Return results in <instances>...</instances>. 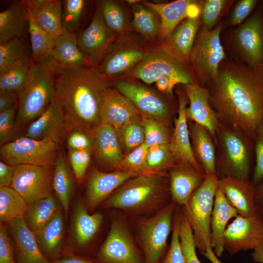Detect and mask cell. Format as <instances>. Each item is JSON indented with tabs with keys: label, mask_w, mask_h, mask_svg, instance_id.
I'll list each match as a JSON object with an SVG mask.
<instances>
[{
	"label": "cell",
	"mask_w": 263,
	"mask_h": 263,
	"mask_svg": "<svg viewBox=\"0 0 263 263\" xmlns=\"http://www.w3.org/2000/svg\"><path fill=\"white\" fill-rule=\"evenodd\" d=\"M93 150L97 160L107 167H117L124 156L116 130L101 123L92 135Z\"/></svg>",
	"instance_id": "obj_29"
},
{
	"label": "cell",
	"mask_w": 263,
	"mask_h": 263,
	"mask_svg": "<svg viewBox=\"0 0 263 263\" xmlns=\"http://www.w3.org/2000/svg\"><path fill=\"white\" fill-rule=\"evenodd\" d=\"M251 256L254 262L263 263V242L260 243L254 248Z\"/></svg>",
	"instance_id": "obj_63"
},
{
	"label": "cell",
	"mask_w": 263,
	"mask_h": 263,
	"mask_svg": "<svg viewBox=\"0 0 263 263\" xmlns=\"http://www.w3.org/2000/svg\"><path fill=\"white\" fill-rule=\"evenodd\" d=\"M54 168L19 165L14 167L10 187L31 205L51 195Z\"/></svg>",
	"instance_id": "obj_14"
},
{
	"label": "cell",
	"mask_w": 263,
	"mask_h": 263,
	"mask_svg": "<svg viewBox=\"0 0 263 263\" xmlns=\"http://www.w3.org/2000/svg\"><path fill=\"white\" fill-rule=\"evenodd\" d=\"M205 173L200 172L190 164L178 163L170 169L169 192L172 201L184 207L193 192L203 183Z\"/></svg>",
	"instance_id": "obj_25"
},
{
	"label": "cell",
	"mask_w": 263,
	"mask_h": 263,
	"mask_svg": "<svg viewBox=\"0 0 263 263\" xmlns=\"http://www.w3.org/2000/svg\"><path fill=\"white\" fill-rule=\"evenodd\" d=\"M28 32L31 39V58L33 61L41 62L48 59L52 51L54 39L49 38L30 17Z\"/></svg>",
	"instance_id": "obj_42"
},
{
	"label": "cell",
	"mask_w": 263,
	"mask_h": 263,
	"mask_svg": "<svg viewBox=\"0 0 263 263\" xmlns=\"http://www.w3.org/2000/svg\"><path fill=\"white\" fill-rule=\"evenodd\" d=\"M60 204L58 199L51 194L28 205L24 218L27 226L36 237L45 225L61 210Z\"/></svg>",
	"instance_id": "obj_36"
},
{
	"label": "cell",
	"mask_w": 263,
	"mask_h": 263,
	"mask_svg": "<svg viewBox=\"0 0 263 263\" xmlns=\"http://www.w3.org/2000/svg\"><path fill=\"white\" fill-rule=\"evenodd\" d=\"M100 115L101 123L117 132L128 122L138 119L140 112L117 89L109 87L103 94Z\"/></svg>",
	"instance_id": "obj_23"
},
{
	"label": "cell",
	"mask_w": 263,
	"mask_h": 263,
	"mask_svg": "<svg viewBox=\"0 0 263 263\" xmlns=\"http://www.w3.org/2000/svg\"><path fill=\"white\" fill-rule=\"evenodd\" d=\"M18 104L17 94L0 91V112L8 110Z\"/></svg>",
	"instance_id": "obj_58"
},
{
	"label": "cell",
	"mask_w": 263,
	"mask_h": 263,
	"mask_svg": "<svg viewBox=\"0 0 263 263\" xmlns=\"http://www.w3.org/2000/svg\"><path fill=\"white\" fill-rule=\"evenodd\" d=\"M14 175V167L0 162V188L10 187Z\"/></svg>",
	"instance_id": "obj_59"
},
{
	"label": "cell",
	"mask_w": 263,
	"mask_h": 263,
	"mask_svg": "<svg viewBox=\"0 0 263 263\" xmlns=\"http://www.w3.org/2000/svg\"><path fill=\"white\" fill-rule=\"evenodd\" d=\"M64 219L60 210L36 237L42 254L50 262L58 260L64 255Z\"/></svg>",
	"instance_id": "obj_31"
},
{
	"label": "cell",
	"mask_w": 263,
	"mask_h": 263,
	"mask_svg": "<svg viewBox=\"0 0 263 263\" xmlns=\"http://www.w3.org/2000/svg\"><path fill=\"white\" fill-rule=\"evenodd\" d=\"M51 59L56 74L55 98L67 131L77 129L92 135L101 124L102 97L110 82L92 67L66 66Z\"/></svg>",
	"instance_id": "obj_2"
},
{
	"label": "cell",
	"mask_w": 263,
	"mask_h": 263,
	"mask_svg": "<svg viewBox=\"0 0 263 263\" xmlns=\"http://www.w3.org/2000/svg\"><path fill=\"white\" fill-rule=\"evenodd\" d=\"M77 37L78 34L64 29L63 34L54 39L50 58L66 66L90 67L78 47Z\"/></svg>",
	"instance_id": "obj_35"
},
{
	"label": "cell",
	"mask_w": 263,
	"mask_h": 263,
	"mask_svg": "<svg viewBox=\"0 0 263 263\" xmlns=\"http://www.w3.org/2000/svg\"><path fill=\"white\" fill-rule=\"evenodd\" d=\"M149 117H143L140 123L145 136V144L148 147L169 144L171 136L167 128L162 123Z\"/></svg>",
	"instance_id": "obj_48"
},
{
	"label": "cell",
	"mask_w": 263,
	"mask_h": 263,
	"mask_svg": "<svg viewBox=\"0 0 263 263\" xmlns=\"http://www.w3.org/2000/svg\"><path fill=\"white\" fill-rule=\"evenodd\" d=\"M188 123L191 148L196 160L205 174H216V145L213 137L204 126L189 120Z\"/></svg>",
	"instance_id": "obj_30"
},
{
	"label": "cell",
	"mask_w": 263,
	"mask_h": 263,
	"mask_svg": "<svg viewBox=\"0 0 263 263\" xmlns=\"http://www.w3.org/2000/svg\"><path fill=\"white\" fill-rule=\"evenodd\" d=\"M166 193L157 173L140 174L129 180L102 204L104 208L118 209L132 214L144 213L164 202Z\"/></svg>",
	"instance_id": "obj_6"
},
{
	"label": "cell",
	"mask_w": 263,
	"mask_h": 263,
	"mask_svg": "<svg viewBox=\"0 0 263 263\" xmlns=\"http://www.w3.org/2000/svg\"><path fill=\"white\" fill-rule=\"evenodd\" d=\"M155 86L160 91L171 95L174 87L179 84L177 80L169 76L159 77L155 82Z\"/></svg>",
	"instance_id": "obj_60"
},
{
	"label": "cell",
	"mask_w": 263,
	"mask_h": 263,
	"mask_svg": "<svg viewBox=\"0 0 263 263\" xmlns=\"http://www.w3.org/2000/svg\"><path fill=\"white\" fill-rule=\"evenodd\" d=\"M214 141L218 177L251 179L255 164L254 140L244 133L219 122Z\"/></svg>",
	"instance_id": "obj_3"
},
{
	"label": "cell",
	"mask_w": 263,
	"mask_h": 263,
	"mask_svg": "<svg viewBox=\"0 0 263 263\" xmlns=\"http://www.w3.org/2000/svg\"><path fill=\"white\" fill-rule=\"evenodd\" d=\"M97 263H145L125 224L114 220L96 257Z\"/></svg>",
	"instance_id": "obj_13"
},
{
	"label": "cell",
	"mask_w": 263,
	"mask_h": 263,
	"mask_svg": "<svg viewBox=\"0 0 263 263\" xmlns=\"http://www.w3.org/2000/svg\"><path fill=\"white\" fill-rule=\"evenodd\" d=\"M65 131L63 114L55 96L45 111L28 125L24 136L36 140L52 138L59 142Z\"/></svg>",
	"instance_id": "obj_27"
},
{
	"label": "cell",
	"mask_w": 263,
	"mask_h": 263,
	"mask_svg": "<svg viewBox=\"0 0 263 263\" xmlns=\"http://www.w3.org/2000/svg\"><path fill=\"white\" fill-rule=\"evenodd\" d=\"M224 33L229 57L251 67L263 66V1L243 23Z\"/></svg>",
	"instance_id": "obj_7"
},
{
	"label": "cell",
	"mask_w": 263,
	"mask_h": 263,
	"mask_svg": "<svg viewBox=\"0 0 263 263\" xmlns=\"http://www.w3.org/2000/svg\"><path fill=\"white\" fill-rule=\"evenodd\" d=\"M157 45L131 32L116 36L96 69L110 82L124 76L145 59Z\"/></svg>",
	"instance_id": "obj_8"
},
{
	"label": "cell",
	"mask_w": 263,
	"mask_h": 263,
	"mask_svg": "<svg viewBox=\"0 0 263 263\" xmlns=\"http://www.w3.org/2000/svg\"><path fill=\"white\" fill-rule=\"evenodd\" d=\"M228 0H205L201 1L200 18L201 25L208 30L214 29L222 15L233 2Z\"/></svg>",
	"instance_id": "obj_45"
},
{
	"label": "cell",
	"mask_w": 263,
	"mask_h": 263,
	"mask_svg": "<svg viewBox=\"0 0 263 263\" xmlns=\"http://www.w3.org/2000/svg\"><path fill=\"white\" fill-rule=\"evenodd\" d=\"M29 29V16L22 0L13 2L0 13V44L25 37Z\"/></svg>",
	"instance_id": "obj_34"
},
{
	"label": "cell",
	"mask_w": 263,
	"mask_h": 263,
	"mask_svg": "<svg viewBox=\"0 0 263 263\" xmlns=\"http://www.w3.org/2000/svg\"><path fill=\"white\" fill-rule=\"evenodd\" d=\"M202 0H177L165 3H140L158 15L160 20L159 38L167 39L175 27L188 17L200 16Z\"/></svg>",
	"instance_id": "obj_18"
},
{
	"label": "cell",
	"mask_w": 263,
	"mask_h": 263,
	"mask_svg": "<svg viewBox=\"0 0 263 263\" xmlns=\"http://www.w3.org/2000/svg\"><path fill=\"white\" fill-rule=\"evenodd\" d=\"M169 144H158L149 147L147 155V165L150 173H157L165 169H171L178 163Z\"/></svg>",
	"instance_id": "obj_44"
},
{
	"label": "cell",
	"mask_w": 263,
	"mask_h": 263,
	"mask_svg": "<svg viewBox=\"0 0 263 263\" xmlns=\"http://www.w3.org/2000/svg\"><path fill=\"white\" fill-rule=\"evenodd\" d=\"M256 204L258 211L263 215V180L256 185Z\"/></svg>",
	"instance_id": "obj_62"
},
{
	"label": "cell",
	"mask_w": 263,
	"mask_h": 263,
	"mask_svg": "<svg viewBox=\"0 0 263 263\" xmlns=\"http://www.w3.org/2000/svg\"><path fill=\"white\" fill-rule=\"evenodd\" d=\"M14 240L17 263H50L42 254L35 235L29 228L24 217H17L8 223Z\"/></svg>",
	"instance_id": "obj_26"
},
{
	"label": "cell",
	"mask_w": 263,
	"mask_h": 263,
	"mask_svg": "<svg viewBox=\"0 0 263 263\" xmlns=\"http://www.w3.org/2000/svg\"><path fill=\"white\" fill-rule=\"evenodd\" d=\"M103 215L100 213L90 214L81 202L74 207L72 221L73 247L80 250L87 245L101 225Z\"/></svg>",
	"instance_id": "obj_33"
},
{
	"label": "cell",
	"mask_w": 263,
	"mask_h": 263,
	"mask_svg": "<svg viewBox=\"0 0 263 263\" xmlns=\"http://www.w3.org/2000/svg\"><path fill=\"white\" fill-rule=\"evenodd\" d=\"M29 17L51 38L55 39L64 33L62 23L63 1L59 0H23Z\"/></svg>",
	"instance_id": "obj_24"
},
{
	"label": "cell",
	"mask_w": 263,
	"mask_h": 263,
	"mask_svg": "<svg viewBox=\"0 0 263 263\" xmlns=\"http://www.w3.org/2000/svg\"><path fill=\"white\" fill-rule=\"evenodd\" d=\"M116 36L105 24L100 9L95 11L88 26L77 37L78 47L91 67L96 70Z\"/></svg>",
	"instance_id": "obj_17"
},
{
	"label": "cell",
	"mask_w": 263,
	"mask_h": 263,
	"mask_svg": "<svg viewBox=\"0 0 263 263\" xmlns=\"http://www.w3.org/2000/svg\"><path fill=\"white\" fill-rule=\"evenodd\" d=\"M181 212L176 209L172 230L170 245L161 263H186L182 250L179 235Z\"/></svg>",
	"instance_id": "obj_52"
},
{
	"label": "cell",
	"mask_w": 263,
	"mask_h": 263,
	"mask_svg": "<svg viewBox=\"0 0 263 263\" xmlns=\"http://www.w3.org/2000/svg\"><path fill=\"white\" fill-rule=\"evenodd\" d=\"M182 85L189 101L186 112L187 119L205 127L215 141L220 122L210 104L208 90L199 84Z\"/></svg>",
	"instance_id": "obj_20"
},
{
	"label": "cell",
	"mask_w": 263,
	"mask_h": 263,
	"mask_svg": "<svg viewBox=\"0 0 263 263\" xmlns=\"http://www.w3.org/2000/svg\"><path fill=\"white\" fill-rule=\"evenodd\" d=\"M115 88L140 112L150 118L167 120L171 113L169 104L153 91L131 79L114 82Z\"/></svg>",
	"instance_id": "obj_16"
},
{
	"label": "cell",
	"mask_w": 263,
	"mask_h": 263,
	"mask_svg": "<svg viewBox=\"0 0 263 263\" xmlns=\"http://www.w3.org/2000/svg\"><path fill=\"white\" fill-rule=\"evenodd\" d=\"M116 132L120 144L128 153L145 143L144 130L137 119L128 122Z\"/></svg>",
	"instance_id": "obj_47"
},
{
	"label": "cell",
	"mask_w": 263,
	"mask_h": 263,
	"mask_svg": "<svg viewBox=\"0 0 263 263\" xmlns=\"http://www.w3.org/2000/svg\"><path fill=\"white\" fill-rule=\"evenodd\" d=\"M70 131L67 142L68 150H93V138L90 134L77 129H73Z\"/></svg>",
	"instance_id": "obj_56"
},
{
	"label": "cell",
	"mask_w": 263,
	"mask_h": 263,
	"mask_svg": "<svg viewBox=\"0 0 263 263\" xmlns=\"http://www.w3.org/2000/svg\"><path fill=\"white\" fill-rule=\"evenodd\" d=\"M200 16L188 17L174 29L161 46L180 60L189 62L197 33L201 26Z\"/></svg>",
	"instance_id": "obj_28"
},
{
	"label": "cell",
	"mask_w": 263,
	"mask_h": 263,
	"mask_svg": "<svg viewBox=\"0 0 263 263\" xmlns=\"http://www.w3.org/2000/svg\"><path fill=\"white\" fill-rule=\"evenodd\" d=\"M0 263H16L14 249L2 223L0 226Z\"/></svg>",
	"instance_id": "obj_57"
},
{
	"label": "cell",
	"mask_w": 263,
	"mask_h": 263,
	"mask_svg": "<svg viewBox=\"0 0 263 263\" xmlns=\"http://www.w3.org/2000/svg\"><path fill=\"white\" fill-rule=\"evenodd\" d=\"M218 188L223 192L238 215L250 217L261 214L256 204V185L251 179L243 180L231 176L220 177Z\"/></svg>",
	"instance_id": "obj_19"
},
{
	"label": "cell",
	"mask_w": 263,
	"mask_h": 263,
	"mask_svg": "<svg viewBox=\"0 0 263 263\" xmlns=\"http://www.w3.org/2000/svg\"><path fill=\"white\" fill-rule=\"evenodd\" d=\"M56 74L51 58L34 62L27 82L18 94L16 124L22 128L40 116L55 96Z\"/></svg>",
	"instance_id": "obj_5"
},
{
	"label": "cell",
	"mask_w": 263,
	"mask_h": 263,
	"mask_svg": "<svg viewBox=\"0 0 263 263\" xmlns=\"http://www.w3.org/2000/svg\"><path fill=\"white\" fill-rule=\"evenodd\" d=\"M260 1L258 0L237 1L228 18L229 26L235 27L243 23L254 11Z\"/></svg>",
	"instance_id": "obj_54"
},
{
	"label": "cell",
	"mask_w": 263,
	"mask_h": 263,
	"mask_svg": "<svg viewBox=\"0 0 263 263\" xmlns=\"http://www.w3.org/2000/svg\"><path fill=\"white\" fill-rule=\"evenodd\" d=\"M31 57L25 37L17 38L0 44V71L24 58Z\"/></svg>",
	"instance_id": "obj_43"
},
{
	"label": "cell",
	"mask_w": 263,
	"mask_h": 263,
	"mask_svg": "<svg viewBox=\"0 0 263 263\" xmlns=\"http://www.w3.org/2000/svg\"><path fill=\"white\" fill-rule=\"evenodd\" d=\"M205 87L219 122L254 140L263 121V66L251 67L226 56Z\"/></svg>",
	"instance_id": "obj_1"
},
{
	"label": "cell",
	"mask_w": 263,
	"mask_h": 263,
	"mask_svg": "<svg viewBox=\"0 0 263 263\" xmlns=\"http://www.w3.org/2000/svg\"><path fill=\"white\" fill-rule=\"evenodd\" d=\"M224 26L220 21L210 30L201 25L197 33L189 63L202 87L216 76L220 63L226 57L221 38Z\"/></svg>",
	"instance_id": "obj_10"
},
{
	"label": "cell",
	"mask_w": 263,
	"mask_h": 263,
	"mask_svg": "<svg viewBox=\"0 0 263 263\" xmlns=\"http://www.w3.org/2000/svg\"><path fill=\"white\" fill-rule=\"evenodd\" d=\"M139 174L123 170L104 172L94 169L90 174L86 188L89 207L93 209L101 205L123 184Z\"/></svg>",
	"instance_id": "obj_21"
},
{
	"label": "cell",
	"mask_w": 263,
	"mask_h": 263,
	"mask_svg": "<svg viewBox=\"0 0 263 263\" xmlns=\"http://www.w3.org/2000/svg\"><path fill=\"white\" fill-rule=\"evenodd\" d=\"M140 2L131 5L132 13V27L143 38L150 42L156 38H159L160 21L150 9H147Z\"/></svg>",
	"instance_id": "obj_39"
},
{
	"label": "cell",
	"mask_w": 263,
	"mask_h": 263,
	"mask_svg": "<svg viewBox=\"0 0 263 263\" xmlns=\"http://www.w3.org/2000/svg\"><path fill=\"white\" fill-rule=\"evenodd\" d=\"M263 242V215H237L225 229L224 250L231 255L254 248Z\"/></svg>",
	"instance_id": "obj_15"
},
{
	"label": "cell",
	"mask_w": 263,
	"mask_h": 263,
	"mask_svg": "<svg viewBox=\"0 0 263 263\" xmlns=\"http://www.w3.org/2000/svg\"><path fill=\"white\" fill-rule=\"evenodd\" d=\"M50 263H95L93 261L73 253H65L58 260Z\"/></svg>",
	"instance_id": "obj_61"
},
{
	"label": "cell",
	"mask_w": 263,
	"mask_h": 263,
	"mask_svg": "<svg viewBox=\"0 0 263 263\" xmlns=\"http://www.w3.org/2000/svg\"><path fill=\"white\" fill-rule=\"evenodd\" d=\"M148 148L144 143L129 152L117 167L123 170L133 171L139 174H150L147 165Z\"/></svg>",
	"instance_id": "obj_51"
},
{
	"label": "cell",
	"mask_w": 263,
	"mask_h": 263,
	"mask_svg": "<svg viewBox=\"0 0 263 263\" xmlns=\"http://www.w3.org/2000/svg\"><path fill=\"white\" fill-rule=\"evenodd\" d=\"M59 142L52 138L36 140L23 136L0 146V160L13 167L32 165L54 168L60 151Z\"/></svg>",
	"instance_id": "obj_12"
},
{
	"label": "cell",
	"mask_w": 263,
	"mask_h": 263,
	"mask_svg": "<svg viewBox=\"0 0 263 263\" xmlns=\"http://www.w3.org/2000/svg\"><path fill=\"white\" fill-rule=\"evenodd\" d=\"M18 105L0 112V146L14 141L22 137L16 124Z\"/></svg>",
	"instance_id": "obj_50"
},
{
	"label": "cell",
	"mask_w": 263,
	"mask_h": 263,
	"mask_svg": "<svg viewBox=\"0 0 263 263\" xmlns=\"http://www.w3.org/2000/svg\"><path fill=\"white\" fill-rule=\"evenodd\" d=\"M178 116L174 120V128L169 144V149L178 163L190 164L198 171L205 173L196 160L191 148L186 112L188 100L186 94L178 93Z\"/></svg>",
	"instance_id": "obj_22"
},
{
	"label": "cell",
	"mask_w": 263,
	"mask_h": 263,
	"mask_svg": "<svg viewBox=\"0 0 263 263\" xmlns=\"http://www.w3.org/2000/svg\"><path fill=\"white\" fill-rule=\"evenodd\" d=\"M218 180L217 174H206L203 183L183 207L182 210L192 228L196 248L211 263H223L211 244V220Z\"/></svg>",
	"instance_id": "obj_4"
},
{
	"label": "cell",
	"mask_w": 263,
	"mask_h": 263,
	"mask_svg": "<svg viewBox=\"0 0 263 263\" xmlns=\"http://www.w3.org/2000/svg\"><path fill=\"white\" fill-rule=\"evenodd\" d=\"M92 150H68V159L77 181L85 177L89 167Z\"/></svg>",
	"instance_id": "obj_53"
},
{
	"label": "cell",
	"mask_w": 263,
	"mask_h": 263,
	"mask_svg": "<svg viewBox=\"0 0 263 263\" xmlns=\"http://www.w3.org/2000/svg\"><path fill=\"white\" fill-rule=\"evenodd\" d=\"M128 3H130L131 5H133L137 3L140 2V0H128L126 1Z\"/></svg>",
	"instance_id": "obj_64"
},
{
	"label": "cell",
	"mask_w": 263,
	"mask_h": 263,
	"mask_svg": "<svg viewBox=\"0 0 263 263\" xmlns=\"http://www.w3.org/2000/svg\"><path fill=\"white\" fill-rule=\"evenodd\" d=\"M163 76L174 78L179 84H200L189 62L178 58L160 44L123 76L139 79L151 84Z\"/></svg>",
	"instance_id": "obj_9"
},
{
	"label": "cell",
	"mask_w": 263,
	"mask_h": 263,
	"mask_svg": "<svg viewBox=\"0 0 263 263\" xmlns=\"http://www.w3.org/2000/svg\"><path fill=\"white\" fill-rule=\"evenodd\" d=\"M254 142L255 164L251 180L257 185L263 180V121L257 130Z\"/></svg>",
	"instance_id": "obj_55"
},
{
	"label": "cell",
	"mask_w": 263,
	"mask_h": 263,
	"mask_svg": "<svg viewBox=\"0 0 263 263\" xmlns=\"http://www.w3.org/2000/svg\"><path fill=\"white\" fill-rule=\"evenodd\" d=\"M100 11L105 24L117 36L131 32L132 25L129 24L126 12L119 2L105 0Z\"/></svg>",
	"instance_id": "obj_41"
},
{
	"label": "cell",
	"mask_w": 263,
	"mask_h": 263,
	"mask_svg": "<svg viewBox=\"0 0 263 263\" xmlns=\"http://www.w3.org/2000/svg\"><path fill=\"white\" fill-rule=\"evenodd\" d=\"M238 213L228 202L223 192L217 189L211 220V244L212 249L218 257L220 258L224 250V236L227 224Z\"/></svg>",
	"instance_id": "obj_32"
},
{
	"label": "cell",
	"mask_w": 263,
	"mask_h": 263,
	"mask_svg": "<svg viewBox=\"0 0 263 263\" xmlns=\"http://www.w3.org/2000/svg\"><path fill=\"white\" fill-rule=\"evenodd\" d=\"M34 62L28 57L0 71V91L18 94L25 86Z\"/></svg>",
	"instance_id": "obj_38"
},
{
	"label": "cell",
	"mask_w": 263,
	"mask_h": 263,
	"mask_svg": "<svg viewBox=\"0 0 263 263\" xmlns=\"http://www.w3.org/2000/svg\"><path fill=\"white\" fill-rule=\"evenodd\" d=\"M28 205L12 188H0V223L8 224L17 217H24Z\"/></svg>",
	"instance_id": "obj_40"
},
{
	"label": "cell",
	"mask_w": 263,
	"mask_h": 263,
	"mask_svg": "<svg viewBox=\"0 0 263 263\" xmlns=\"http://www.w3.org/2000/svg\"><path fill=\"white\" fill-rule=\"evenodd\" d=\"M53 190L67 217L75 182L65 156L60 151L54 167Z\"/></svg>",
	"instance_id": "obj_37"
},
{
	"label": "cell",
	"mask_w": 263,
	"mask_h": 263,
	"mask_svg": "<svg viewBox=\"0 0 263 263\" xmlns=\"http://www.w3.org/2000/svg\"><path fill=\"white\" fill-rule=\"evenodd\" d=\"M177 204L172 201L154 216L138 225L137 239L145 263H161L172 230Z\"/></svg>",
	"instance_id": "obj_11"
},
{
	"label": "cell",
	"mask_w": 263,
	"mask_h": 263,
	"mask_svg": "<svg viewBox=\"0 0 263 263\" xmlns=\"http://www.w3.org/2000/svg\"><path fill=\"white\" fill-rule=\"evenodd\" d=\"M179 235L186 263H202L196 255L192 228L183 211L179 222Z\"/></svg>",
	"instance_id": "obj_49"
},
{
	"label": "cell",
	"mask_w": 263,
	"mask_h": 263,
	"mask_svg": "<svg viewBox=\"0 0 263 263\" xmlns=\"http://www.w3.org/2000/svg\"><path fill=\"white\" fill-rule=\"evenodd\" d=\"M87 3L85 0L63 1L62 23L64 29L76 34L81 26Z\"/></svg>",
	"instance_id": "obj_46"
}]
</instances>
